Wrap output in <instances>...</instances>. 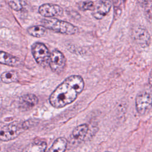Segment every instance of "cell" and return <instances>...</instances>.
Listing matches in <instances>:
<instances>
[{
  "label": "cell",
  "mask_w": 152,
  "mask_h": 152,
  "mask_svg": "<svg viewBox=\"0 0 152 152\" xmlns=\"http://www.w3.org/2000/svg\"><path fill=\"white\" fill-rule=\"evenodd\" d=\"M25 128L23 124L14 122L3 126L0 130V140L8 141L16 138Z\"/></svg>",
  "instance_id": "obj_4"
},
{
  "label": "cell",
  "mask_w": 152,
  "mask_h": 152,
  "mask_svg": "<svg viewBox=\"0 0 152 152\" xmlns=\"http://www.w3.org/2000/svg\"><path fill=\"white\" fill-rule=\"evenodd\" d=\"M39 13L45 17L51 18L53 17L59 16L63 14L62 8L54 4H44L39 8Z\"/></svg>",
  "instance_id": "obj_8"
},
{
  "label": "cell",
  "mask_w": 152,
  "mask_h": 152,
  "mask_svg": "<svg viewBox=\"0 0 152 152\" xmlns=\"http://www.w3.org/2000/svg\"><path fill=\"white\" fill-rule=\"evenodd\" d=\"M148 83L150 84V85L152 87V69L150 72L149 74V77H148Z\"/></svg>",
  "instance_id": "obj_20"
},
{
  "label": "cell",
  "mask_w": 152,
  "mask_h": 152,
  "mask_svg": "<svg viewBox=\"0 0 152 152\" xmlns=\"http://www.w3.org/2000/svg\"><path fill=\"white\" fill-rule=\"evenodd\" d=\"M112 6V2L109 0H100L94 4L92 10L93 16L97 19H102L109 12Z\"/></svg>",
  "instance_id": "obj_9"
},
{
  "label": "cell",
  "mask_w": 152,
  "mask_h": 152,
  "mask_svg": "<svg viewBox=\"0 0 152 152\" xmlns=\"http://www.w3.org/2000/svg\"><path fill=\"white\" fill-rule=\"evenodd\" d=\"M47 28L42 25H37L30 27L27 29V32L31 36L36 37H41L44 36L47 33Z\"/></svg>",
  "instance_id": "obj_14"
},
{
  "label": "cell",
  "mask_w": 152,
  "mask_h": 152,
  "mask_svg": "<svg viewBox=\"0 0 152 152\" xmlns=\"http://www.w3.org/2000/svg\"><path fill=\"white\" fill-rule=\"evenodd\" d=\"M132 36L134 40L141 48H145L151 43V36L148 30L142 26H137L132 30Z\"/></svg>",
  "instance_id": "obj_6"
},
{
  "label": "cell",
  "mask_w": 152,
  "mask_h": 152,
  "mask_svg": "<svg viewBox=\"0 0 152 152\" xmlns=\"http://www.w3.org/2000/svg\"><path fill=\"white\" fill-rule=\"evenodd\" d=\"M84 82L80 75L66 78L52 92L49 102L55 108H62L73 102L83 90Z\"/></svg>",
  "instance_id": "obj_1"
},
{
  "label": "cell",
  "mask_w": 152,
  "mask_h": 152,
  "mask_svg": "<svg viewBox=\"0 0 152 152\" xmlns=\"http://www.w3.org/2000/svg\"><path fill=\"white\" fill-rule=\"evenodd\" d=\"M94 3L93 1H86L83 2H80L78 4V8L81 11H92L94 7Z\"/></svg>",
  "instance_id": "obj_19"
},
{
  "label": "cell",
  "mask_w": 152,
  "mask_h": 152,
  "mask_svg": "<svg viewBox=\"0 0 152 152\" xmlns=\"http://www.w3.org/2000/svg\"><path fill=\"white\" fill-rule=\"evenodd\" d=\"M67 140L62 137H60L57 138L51 147L49 149V151H58V152H63L66 150L67 146Z\"/></svg>",
  "instance_id": "obj_13"
},
{
  "label": "cell",
  "mask_w": 152,
  "mask_h": 152,
  "mask_svg": "<svg viewBox=\"0 0 152 152\" xmlns=\"http://www.w3.org/2000/svg\"><path fill=\"white\" fill-rule=\"evenodd\" d=\"M1 80L5 84L17 82L18 80V73L14 71H6L1 74Z\"/></svg>",
  "instance_id": "obj_15"
},
{
  "label": "cell",
  "mask_w": 152,
  "mask_h": 152,
  "mask_svg": "<svg viewBox=\"0 0 152 152\" xmlns=\"http://www.w3.org/2000/svg\"><path fill=\"white\" fill-rule=\"evenodd\" d=\"M19 58L7 52L0 51V64L11 66H16L21 64Z\"/></svg>",
  "instance_id": "obj_12"
},
{
  "label": "cell",
  "mask_w": 152,
  "mask_h": 152,
  "mask_svg": "<svg viewBox=\"0 0 152 152\" xmlns=\"http://www.w3.org/2000/svg\"><path fill=\"white\" fill-rule=\"evenodd\" d=\"M47 144L45 142L43 141H36L28 145L26 151H45L46 149Z\"/></svg>",
  "instance_id": "obj_18"
},
{
  "label": "cell",
  "mask_w": 152,
  "mask_h": 152,
  "mask_svg": "<svg viewBox=\"0 0 152 152\" xmlns=\"http://www.w3.org/2000/svg\"><path fill=\"white\" fill-rule=\"evenodd\" d=\"M135 107L137 112L140 115H144L152 107V94L147 91L139 93L135 99Z\"/></svg>",
  "instance_id": "obj_5"
},
{
  "label": "cell",
  "mask_w": 152,
  "mask_h": 152,
  "mask_svg": "<svg viewBox=\"0 0 152 152\" xmlns=\"http://www.w3.org/2000/svg\"><path fill=\"white\" fill-rule=\"evenodd\" d=\"M88 131L87 124H82L77 126L72 131L70 136V142L72 145L81 143L86 138Z\"/></svg>",
  "instance_id": "obj_10"
},
{
  "label": "cell",
  "mask_w": 152,
  "mask_h": 152,
  "mask_svg": "<svg viewBox=\"0 0 152 152\" xmlns=\"http://www.w3.org/2000/svg\"><path fill=\"white\" fill-rule=\"evenodd\" d=\"M139 4L143 8L144 14L149 20H152V0H138Z\"/></svg>",
  "instance_id": "obj_16"
},
{
  "label": "cell",
  "mask_w": 152,
  "mask_h": 152,
  "mask_svg": "<svg viewBox=\"0 0 152 152\" xmlns=\"http://www.w3.org/2000/svg\"><path fill=\"white\" fill-rule=\"evenodd\" d=\"M31 52L36 61L40 66L46 67L49 65L50 53L45 45L39 42L34 43L31 46Z\"/></svg>",
  "instance_id": "obj_3"
},
{
  "label": "cell",
  "mask_w": 152,
  "mask_h": 152,
  "mask_svg": "<svg viewBox=\"0 0 152 152\" xmlns=\"http://www.w3.org/2000/svg\"><path fill=\"white\" fill-rule=\"evenodd\" d=\"M8 5L14 11H21L27 5V0H7Z\"/></svg>",
  "instance_id": "obj_17"
},
{
  "label": "cell",
  "mask_w": 152,
  "mask_h": 152,
  "mask_svg": "<svg viewBox=\"0 0 152 152\" xmlns=\"http://www.w3.org/2000/svg\"><path fill=\"white\" fill-rule=\"evenodd\" d=\"M66 65V58L58 50H54L50 53L49 66L52 71L56 74L61 73Z\"/></svg>",
  "instance_id": "obj_7"
},
{
  "label": "cell",
  "mask_w": 152,
  "mask_h": 152,
  "mask_svg": "<svg viewBox=\"0 0 152 152\" xmlns=\"http://www.w3.org/2000/svg\"><path fill=\"white\" fill-rule=\"evenodd\" d=\"M38 103L37 97L33 94H25L21 96L19 100V108L22 111L31 110Z\"/></svg>",
  "instance_id": "obj_11"
},
{
  "label": "cell",
  "mask_w": 152,
  "mask_h": 152,
  "mask_svg": "<svg viewBox=\"0 0 152 152\" xmlns=\"http://www.w3.org/2000/svg\"><path fill=\"white\" fill-rule=\"evenodd\" d=\"M41 23L46 28L61 34L72 35L78 31V27L71 23L52 17L43 19Z\"/></svg>",
  "instance_id": "obj_2"
}]
</instances>
